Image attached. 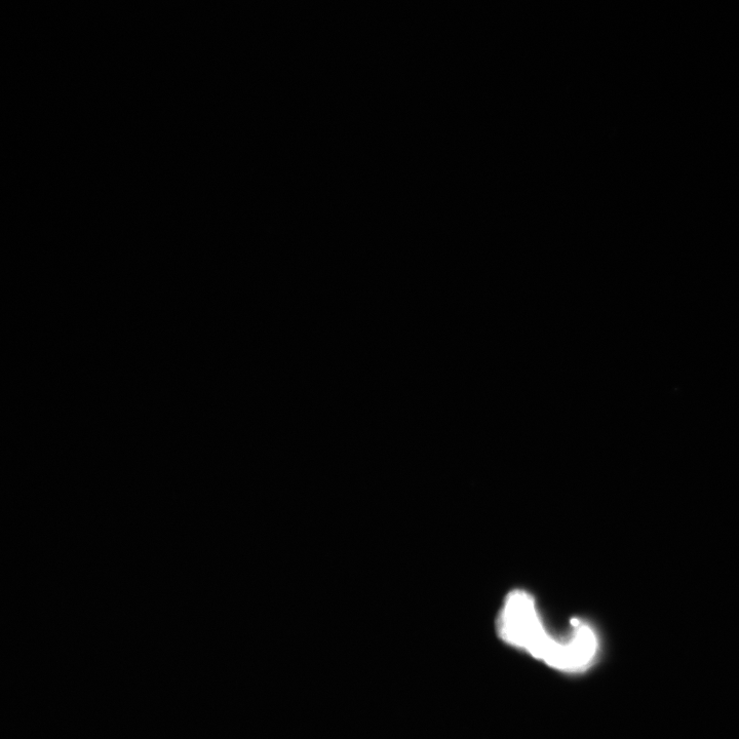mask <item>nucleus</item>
Returning <instances> with one entry per match:
<instances>
[{"instance_id": "1", "label": "nucleus", "mask_w": 739, "mask_h": 739, "mask_svg": "<svg viewBox=\"0 0 739 739\" xmlns=\"http://www.w3.org/2000/svg\"><path fill=\"white\" fill-rule=\"evenodd\" d=\"M496 627L505 644L568 677L588 674L600 657L599 637L587 621L572 618L567 633L550 634L535 599L526 591L516 590L505 598Z\"/></svg>"}]
</instances>
